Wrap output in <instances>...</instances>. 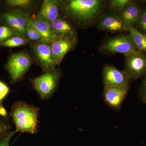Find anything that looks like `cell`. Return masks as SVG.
Segmentation results:
<instances>
[{
  "instance_id": "obj_28",
  "label": "cell",
  "mask_w": 146,
  "mask_h": 146,
  "mask_svg": "<svg viewBox=\"0 0 146 146\" xmlns=\"http://www.w3.org/2000/svg\"><path fill=\"white\" fill-rule=\"evenodd\" d=\"M7 112L0 101V116L5 117L7 116Z\"/></svg>"
},
{
  "instance_id": "obj_3",
  "label": "cell",
  "mask_w": 146,
  "mask_h": 146,
  "mask_svg": "<svg viewBox=\"0 0 146 146\" xmlns=\"http://www.w3.org/2000/svg\"><path fill=\"white\" fill-rule=\"evenodd\" d=\"M98 51L106 55L121 54L124 55L138 51L129 33L107 36L102 41Z\"/></svg>"
},
{
  "instance_id": "obj_11",
  "label": "cell",
  "mask_w": 146,
  "mask_h": 146,
  "mask_svg": "<svg viewBox=\"0 0 146 146\" xmlns=\"http://www.w3.org/2000/svg\"><path fill=\"white\" fill-rule=\"evenodd\" d=\"M129 86H109L104 87V99L110 108L120 110L129 90Z\"/></svg>"
},
{
  "instance_id": "obj_19",
  "label": "cell",
  "mask_w": 146,
  "mask_h": 146,
  "mask_svg": "<svg viewBox=\"0 0 146 146\" xmlns=\"http://www.w3.org/2000/svg\"><path fill=\"white\" fill-rule=\"evenodd\" d=\"M130 0H110L108 1V10L119 14Z\"/></svg>"
},
{
  "instance_id": "obj_4",
  "label": "cell",
  "mask_w": 146,
  "mask_h": 146,
  "mask_svg": "<svg viewBox=\"0 0 146 146\" xmlns=\"http://www.w3.org/2000/svg\"><path fill=\"white\" fill-rule=\"evenodd\" d=\"M61 74L58 69L45 72L43 74L32 80L35 89L43 100L52 96L56 89Z\"/></svg>"
},
{
  "instance_id": "obj_8",
  "label": "cell",
  "mask_w": 146,
  "mask_h": 146,
  "mask_svg": "<svg viewBox=\"0 0 146 146\" xmlns=\"http://www.w3.org/2000/svg\"><path fill=\"white\" fill-rule=\"evenodd\" d=\"M3 19L17 36L25 37V30L30 17L25 11L14 10L4 13Z\"/></svg>"
},
{
  "instance_id": "obj_6",
  "label": "cell",
  "mask_w": 146,
  "mask_h": 146,
  "mask_svg": "<svg viewBox=\"0 0 146 146\" xmlns=\"http://www.w3.org/2000/svg\"><path fill=\"white\" fill-rule=\"evenodd\" d=\"M32 63L31 58L26 53L20 52L9 58L7 68L12 81L16 82L23 78Z\"/></svg>"
},
{
  "instance_id": "obj_15",
  "label": "cell",
  "mask_w": 146,
  "mask_h": 146,
  "mask_svg": "<svg viewBox=\"0 0 146 146\" xmlns=\"http://www.w3.org/2000/svg\"><path fill=\"white\" fill-rule=\"evenodd\" d=\"M30 22L39 32L41 36L42 43L50 44L58 36L53 31L50 25L37 16L30 17Z\"/></svg>"
},
{
  "instance_id": "obj_17",
  "label": "cell",
  "mask_w": 146,
  "mask_h": 146,
  "mask_svg": "<svg viewBox=\"0 0 146 146\" xmlns=\"http://www.w3.org/2000/svg\"><path fill=\"white\" fill-rule=\"evenodd\" d=\"M127 29L137 50L146 52V35L141 33L134 26L129 27Z\"/></svg>"
},
{
  "instance_id": "obj_23",
  "label": "cell",
  "mask_w": 146,
  "mask_h": 146,
  "mask_svg": "<svg viewBox=\"0 0 146 146\" xmlns=\"http://www.w3.org/2000/svg\"><path fill=\"white\" fill-rule=\"evenodd\" d=\"M6 2L9 5L11 6L22 8H27L33 3V1L30 0H8Z\"/></svg>"
},
{
  "instance_id": "obj_16",
  "label": "cell",
  "mask_w": 146,
  "mask_h": 146,
  "mask_svg": "<svg viewBox=\"0 0 146 146\" xmlns=\"http://www.w3.org/2000/svg\"><path fill=\"white\" fill-rule=\"evenodd\" d=\"M141 9L136 2L130 0L124 8L118 14L127 28L135 25Z\"/></svg>"
},
{
  "instance_id": "obj_21",
  "label": "cell",
  "mask_w": 146,
  "mask_h": 146,
  "mask_svg": "<svg viewBox=\"0 0 146 146\" xmlns=\"http://www.w3.org/2000/svg\"><path fill=\"white\" fill-rule=\"evenodd\" d=\"M135 25L146 35V6L141 8Z\"/></svg>"
},
{
  "instance_id": "obj_26",
  "label": "cell",
  "mask_w": 146,
  "mask_h": 146,
  "mask_svg": "<svg viewBox=\"0 0 146 146\" xmlns=\"http://www.w3.org/2000/svg\"><path fill=\"white\" fill-rule=\"evenodd\" d=\"M8 86L2 82L0 81V101L3 99L8 94Z\"/></svg>"
},
{
  "instance_id": "obj_18",
  "label": "cell",
  "mask_w": 146,
  "mask_h": 146,
  "mask_svg": "<svg viewBox=\"0 0 146 146\" xmlns=\"http://www.w3.org/2000/svg\"><path fill=\"white\" fill-rule=\"evenodd\" d=\"M27 41V39L25 37L18 36H13L1 42V45L9 48H14L25 45Z\"/></svg>"
},
{
  "instance_id": "obj_10",
  "label": "cell",
  "mask_w": 146,
  "mask_h": 146,
  "mask_svg": "<svg viewBox=\"0 0 146 146\" xmlns=\"http://www.w3.org/2000/svg\"><path fill=\"white\" fill-rule=\"evenodd\" d=\"M104 87L109 86H129L130 81L123 71L118 70L115 66L106 65L102 72Z\"/></svg>"
},
{
  "instance_id": "obj_5",
  "label": "cell",
  "mask_w": 146,
  "mask_h": 146,
  "mask_svg": "<svg viewBox=\"0 0 146 146\" xmlns=\"http://www.w3.org/2000/svg\"><path fill=\"white\" fill-rule=\"evenodd\" d=\"M124 72L131 80L143 78L146 75V52L137 51L124 55Z\"/></svg>"
},
{
  "instance_id": "obj_13",
  "label": "cell",
  "mask_w": 146,
  "mask_h": 146,
  "mask_svg": "<svg viewBox=\"0 0 146 146\" xmlns=\"http://www.w3.org/2000/svg\"><path fill=\"white\" fill-rule=\"evenodd\" d=\"M53 31L58 37L78 39L76 28L68 19L59 16L50 23Z\"/></svg>"
},
{
  "instance_id": "obj_22",
  "label": "cell",
  "mask_w": 146,
  "mask_h": 146,
  "mask_svg": "<svg viewBox=\"0 0 146 146\" xmlns=\"http://www.w3.org/2000/svg\"><path fill=\"white\" fill-rule=\"evenodd\" d=\"M16 35L15 33L9 27H0V42H4Z\"/></svg>"
},
{
  "instance_id": "obj_1",
  "label": "cell",
  "mask_w": 146,
  "mask_h": 146,
  "mask_svg": "<svg viewBox=\"0 0 146 146\" xmlns=\"http://www.w3.org/2000/svg\"><path fill=\"white\" fill-rule=\"evenodd\" d=\"M108 4V1L104 0L60 1L61 8L68 18L84 29L95 25L107 10Z\"/></svg>"
},
{
  "instance_id": "obj_20",
  "label": "cell",
  "mask_w": 146,
  "mask_h": 146,
  "mask_svg": "<svg viewBox=\"0 0 146 146\" xmlns=\"http://www.w3.org/2000/svg\"><path fill=\"white\" fill-rule=\"evenodd\" d=\"M25 36L26 38L27 37L29 40L33 41H37V42H41L42 39L39 32L31 23L29 20L26 28Z\"/></svg>"
},
{
  "instance_id": "obj_27",
  "label": "cell",
  "mask_w": 146,
  "mask_h": 146,
  "mask_svg": "<svg viewBox=\"0 0 146 146\" xmlns=\"http://www.w3.org/2000/svg\"><path fill=\"white\" fill-rule=\"evenodd\" d=\"M9 129V127L5 123L0 119V139L3 137Z\"/></svg>"
},
{
  "instance_id": "obj_14",
  "label": "cell",
  "mask_w": 146,
  "mask_h": 146,
  "mask_svg": "<svg viewBox=\"0 0 146 146\" xmlns=\"http://www.w3.org/2000/svg\"><path fill=\"white\" fill-rule=\"evenodd\" d=\"M60 1L45 0L36 16L50 23L60 16Z\"/></svg>"
},
{
  "instance_id": "obj_24",
  "label": "cell",
  "mask_w": 146,
  "mask_h": 146,
  "mask_svg": "<svg viewBox=\"0 0 146 146\" xmlns=\"http://www.w3.org/2000/svg\"><path fill=\"white\" fill-rule=\"evenodd\" d=\"M143 78L139 89V94L141 99L143 102L146 103V75Z\"/></svg>"
},
{
  "instance_id": "obj_25",
  "label": "cell",
  "mask_w": 146,
  "mask_h": 146,
  "mask_svg": "<svg viewBox=\"0 0 146 146\" xmlns=\"http://www.w3.org/2000/svg\"><path fill=\"white\" fill-rule=\"evenodd\" d=\"M14 131H10L5 134L1 139H0V146H9L11 138L15 134Z\"/></svg>"
},
{
  "instance_id": "obj_9",
  "label": "cell",
  "mask_w": 146,
  "mask_h": 146,
  "mask_svg": "<svg viewBox=\"0 0 146 146\" xmlns=\"http://www.w3.org/2000/svg\"><path fill=\"white\" fill-rule=\"evenodd\" d=\"M32 49L35 59L45 72L56 69L58 65L53 58L50 44L36 42Z\"/></svg>"
},
{
  "instance_id": "obj_7",
  "label": "cell",
  "mask_w": 146,
  "mask_h": 146,
  "mask_svg": "<svg viewBox=\"0 0 146 146\" xmlns=\"http://www.w3.org/2000/svg\"><path fill=\"white\" fill-rule=\"evenodd\" d=\"M98 29L112 33H121L128 31L118 14L107 10L95 25Z\"/></svg>"
},
{
  "instance_id": "obj_12",
  "label": "cell",
  "mask_w": 146,
  "mask_h": 146,
  "mask_svg": "<svg viewBox=\"0 0 146 146\" xmlns=\"http://www.w3.org/2000/svg\"><path fill=\"white\" fill-rule=\"evenodd\" d=\"M78 44V39L58 37L50 44L53 58L59 65L65 55L74 48Z\"/></svg>"
},
{
  "instance_id": "obj_2",
  "label": "cell",
  "mask_w": 146,
  "mask_h": 146,
  "mask_svg": "<svg viewBox=\"0 0 146 146\" xmlns=\"http://www.w3.org/2000/svg\"><path fill=\"white\" fill-rule=\"evenodd\" d=\"M39 108L24 102H18L12 106L11 116L15 126V133L34 134L37 132Z\"/></svg>"
}]
</instances>
